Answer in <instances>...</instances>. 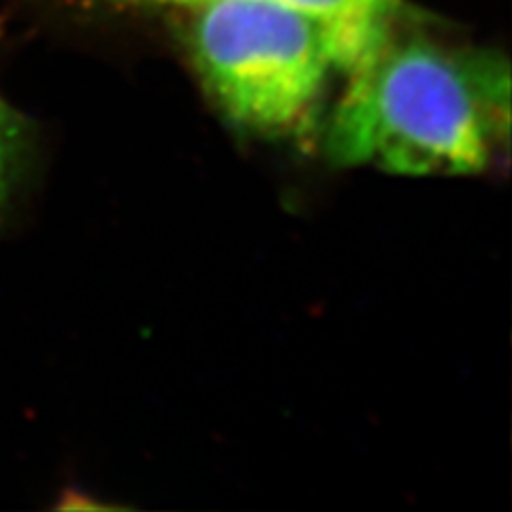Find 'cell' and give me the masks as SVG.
Masks as SVG:
<instances>
[{
	"label": "cell",
	"mask_w": 512,
	"mask_h": 512,
	"mask_svg": "<svg viewBox=\"0 0 512 512\" xmlns=\"http://www.w3.org/2000/svg\"><path fill=\"white\" fill-rule=\"evenodd\" d=\"M348 75L325 133L335 165L404 175L480 173L508 137L510 73L495 54L391 30Z\"/></svg>",
	"instance_id": "cell-1"
},
{
	"label": "cell",
	"mask_w": 512,
	"mask_h": 512,
	"mask_svg": "<svg viewBox=\"0 0 512 512\" xmlns=\"http://www.w3.org/2000/svg\"><path fill=\"white\" fill-rule=\"evenodd\" d=\"M192 50L222 109L265 135L306 122L333 69L318 28L276 0H207Z\"/></svg>",
	"instance_id": "cell-2"
},
{
	"label": "cell",
	"mask_w": 512,
	"mask_h": 512,
	"mask_svg": "<svg viewBox=\"0 0 512 512\" xmlns=\"http://www.w3.org/2000/svg\"><path fill=\"white\" fill-rule=\"evenodd\" d=\"M310 20L323 37L333 69L350 73L389 37L399 0H276Z\"/></svg>",
	"instance_id": "cell-3"
},
{
	"label": "cell",
	"mask_w": 512,
	"mask_h": 512,
	"mask_svg": "<svg viewBox=\"0 0 512 512\" xmlns=\"http://www.w3.org/2000/svg\"><path fill=\"white\" fill-rule=\"evenodd\" d=\"M24 146V122L0 94V216L9 199Z\"/></svg>",
	"instance_id": "cell-4"
},
{
	"label": "cell",
	"mask_w": 512,
	"mask_h": 512,
	"mask_svg": "<svg viewBox=\"0 0 512 512\" xmlns=\"http://www.w3.org/2000/svg\"><path fill=\"white\" fill-rule=\"evenodd\" d=\"M165 3H173V5H203L207 0H165Z\"/></svg>",
	"instance_id": "cell-5"
}]
</instances>
